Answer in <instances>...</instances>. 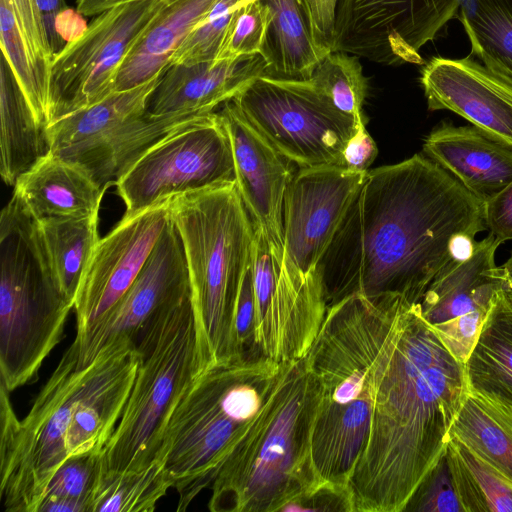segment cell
Returning <instances> with one entry per match:
<instances>
[{
	"instance_id": "obj_1",
	"label": "cell",
	"mask_w": 512,
	"mask_h": 512,
	"mask_svg": "<svg viewBox=\"0 0 512 512\" xmlns=\"http://www.w3.org/2000/svg\"><path fill=\"white\" fill-rule=\"evenodd\" d=\"M485 229L484 203L426 155L368 170L319 264L328 306L352 293L418 303L451 237Z\"/></svg>"
},
{
	"instance_id": "obj_2",
	"label": "cell",
	"mask_w": 512,
	"mask_h": 512,
	"mask_svg": "<svg viewBox=\"0 0 512 512\" xmlns=\"http://www.w3.org/2000/svg\"><path fill=\"white\" fill-rule=\"evenodd\" d=\"M468 390L465 364L418 303L400 301L380 348L365 449L348 491L353 512H402L436 465Z\"/></svg>"
},
{
	"instance_id": "obj_3",
	"label": "cell",
	"mask_w": 512,
	"mask_h": 512,
	"mask_svg": "<svg viewBox=\"0 0 512 512\" xmlns=\"http://www.w3.org/2000/svg\"><path fill=\"white\" fill-rule=\"evenodd\" d=\"M76 361L69 346L22 420L0 385V495L7 512H38L49 481L66 460L103 451L127 403L141 353L136 341L123 338L84 368Z\"/></svg>"
},
{
	"instance_id": "obj_4",
	"label": "cell",
	"mask_w": 512,
	"mask_h": 512,
	"mask_svg": "<svg viewBox=\"0 0 512 512\" xmlns=\"http://www.w3.org/2000/svg\"><path fill=\"white\" fill-rule=\"evenodd\" d=\"M400 301L352 293L329 305L304 357L318 390L314 468L321 484L348 494L369 435L377 357Z\"/></svg>"
},
{
	"instance_id": "obj_5",
	"label": "cell",
	"mask_w": 512,
	"mask_h": 512,
	"mask_svg": "<svg viewBox=\"0 0 512 512\" xmlns=\"http://www.w3.org/2000/svg\"><path fill=\"white\" fill-rule=\"evenodd\" d=\"M284 363L242 356L199 374L175 407L155 459L185 511L267 411Z\"/></svg>"
},
{
	"instance_id": "obj_6",
	"label": "cell",
	"mask_w": 512,
	"mask_h": 512,
	"mask_svg": "<svg viewBox=\"0 0 512 512\" xmlns=\"http://www.w3.org/2000/svg\"><path fill=\"white\" fill-rule=\"evenodd\" d=\"M170 210L187 262L201 374L243 356L236 311L255 226L236 183L176 195Z\"/></svg>"
},
{
	"instance_id": "obj_7",
	"label": "cell",
	"mask_w": 512,
	"mask_h": 512,
	"mask_svg": "<svg viewBox=\"0 0 512 512\" xmlns=\"http://www.w3.org/2000/svg\"><path fill=\"white\" fill-rule=\"evenodd\" d=\"M317 399L305 359L284 363L267 411L210 486V511H285L321 485L311 444Z\"/></svg>"
},
{
	"instance_id": "obj_8",
	"label": "cell",
	"mask_w": 512,
	"mask_h": 512,
	"mask_svg": "<svg viewBox=\"0 0 512 512\" xmlns=\"http://www.w3.org/2000/svg\"><path fill=\"white\" fill-rule=\"evenodd\" d=\"M0 269V384L12 392L37 381L74 308L54 277L36 220L15 194L0 216Z\"/></svg>"
},
{
	"instance_id": "obj_9",
	"label": "cell",
	"mask_w": 512,
	"mask_h": 512,
	"mask_svg": "<svg viewBox=\"0 0 512 512\" xmlns=\"http://www.w3.org/2000/svg\"><path fill=\"white\" fill-rule=\"evenodd\" d=\"M137 347L133 387L101 453L104 472H140L153 464L175 407L199 375L191 294L158 310L142 327Z\"/></svg>"
},
{
	"instance_id": "obj_10",
	"label": "cell",
	"mask_w": 512,
	"mask_h": 512,
	"mask_svg": "<svg viewBox=\"0 0 512 512\" xmlns=\"http://www.w3.org/2000/svg\"><path fill=\"white\" fill-rule=\"evenodd\" d=\"M366 172L343 166L299 168L284 199L282 292L300 306L327 303L319 264L340 229Z\"/></svg>"
},
{
	"instance_id": "obj_11",
	"label": "cell",
	"mask_w": 512,
	"mask_h": 512,
	"mask_svg": "<svg viewBox=\"0 0 512 512\" xmlns=\"http://www.w3.org/2000/svg\"><path fill=\"white\" fill-rule=\"evenodd\" d=\"M230 101L298 168L343 166V150L361 125L337 109L310 79L260 75Z\"/></svg>"
},
{
	"instance_id": "obj_12",
	"label": "cell",
	"mask_w": 512,
	"mask_h": 512,
	"mask_svg": "<svg viewBox=\"0 0 512 512\" xmlns=\"http://www.w3.org/2000/svg\"><path fill=\"white\" fill-rule=\"evenodd\" d=\"M115 183L124 215L176 195L236 183L232 146L219 113L198 115L164 136Z\"/></svg>"
},
{
	"instance_id": "obj_13",
	"label": "cell",
	"mask_w": 512,
	"mask_h": 512,
	"mask_svg": "<svg viewBox=\"0 0 512 512\" xmlns=\"http://www.w3.org/2000/svg\"><path fill=\"white\" fill-rule=\"evenodd\" d=\"M161 4L162 0H140L114 7L66 42L50 65L49 125L115 91L123 62Z\"/></svg>"
},
{
	"instance_id": "obj_14",
	"label": "cell",
	"mask_w": 512,
	"mask_h": 512,
	"mask_svg": "<svg viewBox=\"0 0 512 512\" xmlns=\"http://www.w3.org/2000/svg\"><path fill=\"white\" fill-rule=\"evenodd\" d=\"M460 0H338L332 52L385 65L423 64L421 48L457 17Z\"/></svg>"
},
{
	"instance_id": "obj_15",
	"label": "cell",
	"mask_w": 512,
	"mask_h": 512,
	"mask_svg": "<svg viewBox=\"0 0 512 512\" xmlns=\"http://www.w3.org/2000/svg\"><path fill=\"white\" fill-rule=\"evenodd\" d=\"M171 198L124 215L100 238L74 303L76 336L88 331L127 292L171 220Z\"/></svg>"
},
{
	"instance_id": "obj_16",
	"label": "cell",
	"mask_w": 512,
	"mask_h": 512,
	"mask_svg": "<svg viewBox=\"0 0 512 512\" xmlns=\"http://www.w3.org/2000/svg\"><path fill=\"white\" fill-rule=\"evenodd\" d=\"M190 293L184 247L171 217L142 271L121 299L70 345L76 367L94 361L102 348L123 338L137 343L144 324L161 308Z\"/></svg>"
},
{
	"instance_id": "obj_17",
	"label": "cell",
	"mask_w": 512,
	"mask_h": 512,
	"mask_svg": "<svg viewBox=\"0 0 512 512\" xmlns=\"http://www.w3.org/2000/svg\"><path fill=\"white\" fill-rule=\"evenodd\" d=\"M420 83L431 111L448 110L512 146V77L477 60L436 56Z\"/></svg>"
},
{
	"instance_id": "obj_18",
	"label": "cell",
	"mask_w": 512,
	"mask_h": 512,
	"mask_svg": "<svg viewBox=\"0 0 512 512\" xmlns=\"http://www.w3.org/2000/svg\"><path fill=\"white\" fill-rule=\"evenodd\" d=\"M230 138L236 186L256 227L263 230L272 253L283 257V210L291 162L255 129L228 100L218 112Z\"/></svg>"
},
{
	"instance_id": "obj_19",
	"label": "cell",
	"mask_w": 512,
	"mask_h": 512,
	"mask_svg": "<svg viewBox=\"0 0 512 512\" xmlns=\"http://www.w3.org/2000/svg\"><path fill=\"white\" fill-rule=\"evenodd\" d=\"M198 115L112 114L99 121L80 143L56 156L81 167L107 188L152 145Z\"/></svg>"
},
{
	"instance_id": "obj_20",
	"label": "cell",
	"mask_w": 512,
	"mask_h": 512,
	"mask_svg": "<svg viewBox=\"0 0 512 512\" xmlns=\"http://www.w3.org/2000/svg\"><path fill=\"white\" fill-rule=\"evenodd\" d=\"M266 70L267 63L261 54L171 64L161 75L148 111L157 116L213 112Z\"/></svg>"
},
{
	"instance_id": "obj_21",
	"label": "cell",
	"mask_w": 512,
	"mask_h": 512,
	"mask_svg": "<svg viewBox=\"0 0 512 512\" xmlns=\"http://www.w3.org/2000/svg\"><path fill=\"white\" fill-rule=\"evenodd\" d=\"M423 153L483 203L512 181V146L474 125L441 122L425 138Z\"/></svg>"
},
{
	"instance_id": "obj_22",
	"label": "cell",
	"mask_w": 512,
	"mask_h": 512,
	"mask_svg": "<svg viewBox=\"0 0 512 512\" xmlns=\"http://www.w3.org/2000/svg\"><path fill=\"white\" fill-rule=\"evenodd\" d=\"M502 243L490 233L477 241L468 260H450L435 276L418 302L432 327L477 310L488 311L495 294L508 289L505 272L495 261Z\"/></svg>"
},
{
	"instance_id": "obj_23",
	"label": "cell",
	"mask_w": 512,
	"mask_h": 512,
	"mask_svg": "<svg viewBox=\"0 0 512 512\" xmlns=\"http://www.w3.org/2000/svg\"><path fill=\"white\" fill-rule=\"evenodd\" d=\"M105 190L81 167L50 152L18 178L13 193L40 220L98 215Z\"/></svg>"
},
{
	"instance_id": "obj_24",
	"label": "cell",
	"mask_w": 512,
	"mask_h": 512,
	"mask_svg": "<svg viewBox=\"0 0 512 512\" xmlns=\"http://www.w3.org/2000/svg\"><path fill=\"white\" fill-rule=\"evenodd\" d=\"M216 1L162 0L157 14L123 62L115 91L131 89L162 74Z\"/></svg>"
},
{
	"instance_id": "obj_25",
	"label": "cell",
	"mask_w": 512,
	"mask_h": 512,
	"mask_svg": "<svg viewBox=\"0 0 512 512\" xmlns=\"http://www.w3.org/2000/svg\"><path fill=\"white\" fill-rule=\"evenodd\" d=\"M51 152L48 126L42 124L7 60L0 63V174L7 185Z\"/></svg>"
},
{
	"instance_id": "obj_26",
	"label": "cell",
	"mask_w": 512,
	"mask_h": 512,
	"mask_svg": "<svg viewBox=\"0 0 512 512\" xmlns=\"http://www.w3.org/2000/svg\"><path fill=\"white\" fill-rule=\"evenodd\" d=\"M270 21L261 55L264 75L309 80L332 51L317 40L302 0H265Z\"/></svg>"
},
{
	"instance_id": "obj_27",
	"label": "cell",
	"mask_w": 512,
	"mask_h": 512,
	"mask_svg": "<svg viewBox=\"0 0 512 512\" xmlns=\"http://www.w3.org/2000/svg\"><path fill=\"white\" fill-rule=\"evenodd\" d=\"M465 373L470 389L512 406V296L507 289L493 297Z\"/></svg>"
},
{
	"instance_id": "obj_28",
	"label": "cell",
	"mask_w": 512,
	"mask_h": 512,
	"mask_svg": "<svg viewBox=\"0 0 512 512\" xmlns=\"http://www.w3.org/2000/svg\"><path fill=\"white\" fill-rule=\"evenodd\" d=\"M450 436L512 485V406L468 387Z\"/></svg>"
},
{
	"instance_id": "obj_29",
	"label": "cell",
	"mask_w": 512,
	"mask_h": 512,
	"mask_svg": "<svg viewBox=\"0 0 512 512\" xmlns=\"http://www.w3.org/2000/svg\"><path fill=\"white\" fill-rule=\"evenodd\" d=\"M54 277L70 303H75L80 282L98 244V215L36 220Z\"/></svg>"
},
{
	"instance_id": "obj_30",
	"label": "cell",
	"mask_w": 512,
	"mask_h": 512,
	"mask_svg": "<svg viewBox=\"0 0 512 512\" xmlns=\"http://www.w3.org/2000/svg\"><path fill=\"white\" fill-rule=\"evenodd\" d=\"M457 17L471 54L512 77V0H460Z\"/></svg>"
},
{
	"instance_id": "obj_31",
	"label": "cell",
	"mask_w": 512,
	"mask_h": 512,
	"mask_svg": "<svg viewBox=\"0 0 512 512\" xmlns=\"http://www.w3.org/2000/svg\"><path fill=\"white\" fill-rule=\"evenodd\" d=\"M464 512H512V485L464 443L447 444Z\"/></svg>"
},
{
	"instance_id": "obj_32",
	"label": "cell",
	"mask_w": 512,
	"mask_h": 512,
	"mask_svg": "<svg viewBox=\"0 0 512 512\" xmlns=\"http://www.w3.org/2000/svg\"><path fill=\"white\" fill-rule=\"evenodd\" d=\"M169 488L172 481L158 460L140 472L102 470L90 512H151Z\"/></svg>"
},
{
	"instance_id": "obj_33",
	"label": "cell",
	"mask_w": 512,
	"mask_h": 512,
	"mask_svg": "<svg viewBox=\"0 0 512 512\" xmlns=\"http://www.w3.org/2000/svg\"><path fill=\"white\" fill-rule=\"evenodd\" d=\"M0 41L2 55L7 60L38 120L49 126V77L33 60L16 18L12 0H0Z\"/></svg>"
},
{
	"instance_id": "obj_34",
	"label": "cell",
	"mask_w": 512,
	"mask_h": 512,
	"mask_svg": "<svg viewBox=\"0 0 512 512\" xmlns=\"http://www.w3.org/2000/svg\"><path fill=\"white\" fill-rule=\"evenodd\" d=\"M101 453L66 460L49 481L38 512H90L102 472Z\"/></svg>"
},
{
	"instance_id": "obj_35",
	"label": "cell",
	"mask_w": 512,
	"mask_h": 512,
	"mask_svg": "<svg viewBox=\"0 0 512 512\" xmlns=\"http://www.w3.org/2000/svg\"><path fill=\"white\" fill-rule=\"evenodd\" d=\"M310 80L341 112L366 124L363 104L367 81L358 57L342 51L329 53L316 67Z\"/></svg>"
},
{
	"instance_id": "obj_36",
	"label": "cell",
	"mask_w": 512,
	"mask_h": 512,
	"mask_svg": "<svg viewBox=\"0 0 512 512\" xmlns=\"http://www.w3.org/2000/svg\"><path fill=\"white\" fill-rule=\"evenodd\" d=\"M247 1L251 0H217L176 50L169 65L215 60L237 10Z\"/></svg>"
},
{
	"instance_id": "obj_37",
	"label": "cell",
	"mask_w": 512,
	"mask_h": 512,
	"mask_svg": "<svg viewBox=\"0 0 512 512\" xmlns=\"http://www.w3.org/2000/svg\"><path fill=\"white\" fill-rule=\"evenodd\" d=\"M269 21L270 9L265 0L244 3L237 10L215 60L261 54Z\"/></svg>"
},
{
	"instance_id": "obj_38",
	"label": "cell",
	"mask_w": 512,
	"mask_h": 512,
	"mask_svg": "<svg viewBox=\"0 0 512 512\" xmlns=\"http://www.w3.org/2000/svg\"><path fill=\"white\" fill-rule=\"evenodd\" d=\"M405 511L464 512L447 447L410 499Z\"/></svg>"
},
{
	"instance_id": "obj_39",
	"label": "cell",
	"mask_w": 512,
	"mask_h": 512,
	"mask_svg": "<svg viewBox=\"0 0 512 512\" xmlns=\"http://www.w3.org/2000/svg\"><path fill=\"white\" fill-rule=\"evenodd\" d=\"M489 310H477L434 328L449 352L465 364L474 349Z\"/></svg>"
},
{
	"instance_id": "obj_40",
	"label": "cell",
	"mask_w": 512,
	"mask_h": 512,
	"mask_svg": "<svg viewBox=\"0 0 512 512\" xmlns=\"http://www.w3.org/2000/svg\"><path fill=\"white\" fill-rule=\"evenodd\" d=\"M12 3L33 60L49 77L51 59L41 35L34 0H12Z\"/></svg>"
},
{
	"instance_id": "obj_41",
	"label": "cell",
	"mask_w": 512,
	"mask_h": 512,
	"mask_svg": "<svg viewBox=\"0 0 512 512\" xmlns=\"http://www.w3.org/2000/svg\"><path fill=\"white\" fill-rule=\"evenodd\" d=\"M39 28L51 62L65 46L60 33L59 18L66 10L65 0H34Z\"/></svg>"
},
{
	"instance_id": "obj_42",
	"label": "cell",
	"mask_w": 512,
	"mask_h": 512,
	"mask_svg": "<svg viewBox=\"0 0 512 512\" xmlns=\"http://www.w3.org/2000/svg\"><path fill=\"white\" fill-rule=\"evenodd\" d=\"M285 511H352L347 491L330 484H321L312 492L297 500Z\"/></svg>"
},
{
	"instance_id": "obj_43",
	"label": "cell",
	"mask_w": 512,
	"mask_h": 512,
	"mask_svg": "<svg viewBox=\"0 0 512 512\" xmlns=\"http://www.w3.org/2000/svg\"><path fill=\"white\" fill-rule=\"evenodd\" d=\"M486 228L502 242L512 240V181L484 203Z\"/></svg>"
},
{
	"instance_id": "obj_44",
	"label": "cell",
	"mask_w": 512,
	"mask_h": 512,
	"mask_svg": "<svg viewBox=\"0 0 512 512\" xmlns=\"http://www.w3.org/2000/svg\"><path fill=\"white\" fill-rule=\"evenodd\" d=\"M377 154V145L368 133L366 124H361L343 150V166L355 172H366Z\"/></svg>"
},
{
	"instance_id": "obj_45",
	"label": "cell",
	"mask_w": 512,
	"mask_h": 512,
	"mask_svg": "<svg viewBox=\"0 0 512 512\" xmlns=\"http://www.w3.org/2000/svg\"><path fill=\"white\" fill-rule=\"evenodd\" d=\"M320 44L332 51L338 0H302Z\"/></svg>"
},
{
	"instance_id": "obj_46",
	"label": "cell",
	"mask_w": 512,
	"mask_h": 512,
	"mask_svg": "<svg viewBox=\"0 0 512 512\" xmlns=\"http://www.w3.org/2000/svg\"><path fill=\"white\" fill-rule=\"evenodd\" d=\"M476 235L459 232L454 234L449 242L448 250L451 260L463 262L468 260L474 253L477 241Z\"/></svg>"
},
{
	"instance_id": "obj_47",
	"label": "cell",
	"mask_w": 512,
	"mask_h": 512,
	"mask_svg": "<svg viewBox=\"0 0 512 512\" xmlns=\"http://www.w3.org/2000/svg\"><path fill=\"white\" fill-rule=\"evenodd\" d=\"M140 0H76V11L83 16H97L114 7Z\"/></svg>"
},
{
	"instance_id": "obj_48",
	"label": "cell",
	"mask_w": 512,
	"mask_h": 512,
	"mask_svg": "<svg viewBox=\"0 0 512 512\" xmlns=\"http://www.w3.org/2000/svg\"><path fill=\"white\" fill-rule=\"evenodd\" d=\"M501 267L503 268L505 275H506V279H507V283H508L507 290H512V253H511L510 257L507 259V261L503 265H501Z\"/></svg>"
},
{
	"instance_id": "obj_49",
	"label": "cell",
	"mask_w": 512,
	"mask_h": 512,
	"mask_svg": "<svg viewBox=\"0 0 512 512\" xmlns=\"http://www.w3.org/2000/svg\"><path fill=\"white\" fill-rule=\"evenodd\" d=\"M509 292V294L512 296V290H507Z\"/></svg>"
}]
</instances>
